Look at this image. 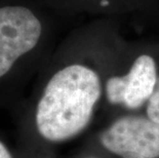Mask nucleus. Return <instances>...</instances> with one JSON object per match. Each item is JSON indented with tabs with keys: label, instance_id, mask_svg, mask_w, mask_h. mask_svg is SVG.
<instances>
[{
	"label": "nucleus",
	"instance_id": "obj_1",
	"mask_svg": "<svg viewBox=\"0 0 159 158\" xmlns=\"http://www.w3.org/2000/svg\"><path fill=\"white\" fill-rule=\"evenodd\" d=\"M106 79L93 65L83 61L57 69L36 103L34 121L39 136L47 142L62 143L85 130L105 93Z\"/></svg>",
	"mask_w": 159,
	"mask_h": 158
},
{
	"label": "nucleus",
	"instance_id": "obj_2",
	"mask_svg": "<svg viewBox=\"0 0 159 158\" xmlns=\"http://www.w3.org/2000/svg\"><path fill=\"white\" fill-rule=\"evenodd\" d=\"M45 33L44 20L31 6H0V80L39 47Z\"/></svg>",
	"mask_w": 159,
	"mask_h": 158
},
{
	"label": "nucleus",
	"instance_id": "obj_3",
	"mask_svg": "<svg viewBox=\"0 0 159 158\" xmlns=\"http://www.w3.org/2000/svg\"><path fill=\"white\" fill-rule=\"evenodd\" d=\"M154 48H140L122 73L107 76L105 97L110 105L138 110L146 106L157 85L159 63Z\"/></svg>",
	"mask_w": 159,
	"mask_h": 158
},
{
	"label": "nucleus",
	"instance_id": "obj_4",
	"mask_svg": "<svg viewBox=\"0 0 159 158\" xmlns=\"http://www.w3.org/2000/svg\"><path fill=\"white\" fill-rule=\"evenodd\" d=\"M100 141L121 158H159V123L147 115L116 119L101 133Z\"/></svg>",
	"mask_w": 159,
	"mask_h": 158
},
{
	"label": "nucleus",
	"instance_id": "obj_5",
	"mask_svg": "<svg viewBox=\"0 0 159 158\" xmlns=\"http://www.w3.org/2000/svg\"><path fill=\"white\" fill-rule=\"evenodd\" d=\"M74 11L97 19H142L159 16V0H62Z\"/></svg>",
	"mask_w": 159,
	"mask_h": 158
},
{
	"label": "nucleus",
	"instance_id": "obj_6",
	"mask_svg": "<svg viewBox=\"0 0 159 158\" xmlns=\"http://www.w3.org/2000/svg\"><path fill=\"white\" fill-rule=\"evenodd\" d=\"M146 115L153 121L159 123V77L153 95L146 105Z\"/></svg>",
	"mask_w": 159,
	"mask_h": 158
},
{
	"label": "nucleus",
	"instance_id": "obj_7",
	"mask_svg": "<svg viewBox=\"0 0 159 158\" xmlns=\"http://www.w3.org/2000/svg\"><path fill=\"white\" fill-rule=\"evenodd\" d=\"M0 158H15L7 145L0 139Z\"/></svg>",
	"mask_w": 159,
	"mask_h": 158
},
{
	"label": "nucleus",
	"instance_id": "obj_8",
	"mask_svg": "<svg viewBox=\"0 0 159 158\" xmlns=\"http://www.w3.org/2000/svg\"><path fill=\"white\" fill-rule=\"evenodd\" d=\"M89 158H93V157H89Z\"/></svg>",
	"mask_w": 159,
	"mask_h": 158
},
{
	"label": "nucleus",
	"instance_id": "obj_9",
	"mask_svg": "<svg viewBox=\"0 0 159 158\" xmlns=\"http://www.w3.org/2000/svg\"><path fill=\"white\" fill-rule=\"evenodd\" d=\"M44 158H47V157H44Z\"/></svg>",
	"mask_w": 159,
	"mask_h": 158
}]
</instances>
